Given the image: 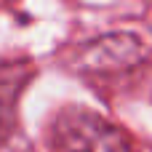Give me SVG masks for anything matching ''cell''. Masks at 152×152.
Listing matches in <instances>:
<instances>
[{"label": "cell", "mask_w": 152, "mask_h": 152, "mask_svg": "<svg viewBox=\"0 0 152 152\" xmlns=\"http://www.w3.org/2000/svg\"><path fill=\"white\" fill-rule=\"evenodd\" d=\"M53 152H131L126 136L99 112L67 107L53 120Z\"/></svg>", "instance_id": "obj_1"}, {"label": "cell", "mask_w": 152, "mask_h": 152, "mask_svg": "<svg viewBox=\"0 0 152 152\" xmlns=\"http://www.w3.org/2000/svg\"><path fill=\"white\" fill-rule=\"evenodd\" d=\"M142 59L144 45L134 32H112L86 45V51L80 53V67L96 75H115L128 67H136Z\"/></svg>", "instance_id": "obj_2"}]
</instances>
